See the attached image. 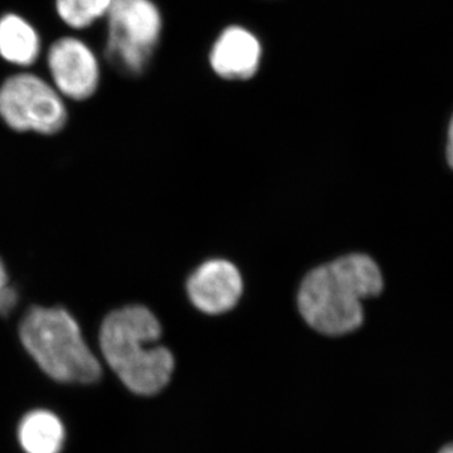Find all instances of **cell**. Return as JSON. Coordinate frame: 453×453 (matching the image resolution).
Here are the masks:
<instances>
[{
    "label": "cell",
    "instance_id": "cell-1",
    "mask_svg": "<svg viewBox=\"0 0 453 453\" xmlns=\"http://www.w3.org/2000/svg\"><path fill=\"white\" fill-rule=\"evenodd\" d=\"M383 288L380 267L368 256L348 255L315 268L297 296L303 320L316 332L342 336L363 324V300Z\"/></svg>",
    "mask_w": 453,
    "mask_h": 453
},
{
    "label": "cell",
    "instance_id": "cell-2",
    "mask_svg": "<svg viewBox=\"0 0 453 453\" xmlns=\"http://www.w3.org/2000/svg\"><path fill=\"white\" fill-rule=\"evenodd\" d=\"M162 326L157 316L142 305L110 312L101 325L100 347L107 365L127 389L154 395L168 386L174 372L172 351L157 345Z\"/></svg>",
    "mask_w": 453,
    "mask_h": 453
},
{
    "label": "cell",
    "instance_id": "cell-3",
    "mask_svg": "<svg viewBox=\"0 0 453 453\" xmlns=\"http://www.w3.org/2000/svg\"><path fill=\"white\" fill-rule=\"evenodd\" d=\"M19 336L42 371L53 380L82 384L100 380V362L67 310L33 306L20 321Z\"/></svg>",
    "mask_w": 453,
    "mask_h": 453
},
{
    "label": "cell",
    "instance_id": "cell-4",
    "mask_svg": "<svg viewBox=\"0 0 453 453\" xmlns=\"http://www.w3.org/2000/svg\"><path fill=\"white\" fill-rule=\"evenodd\" d=\"M106 20L107 62L127 76H140L162 35L159 8L153 0H111Z\"/></svg>",
    "mask_w": 453,
    "mask_h": 453
},
{
    "label": "cell",
    "instance_id": "cell-5",
    "mask_svg": "<svg viewBox=\"0 0 453 453\" xmlns=\"http://www.w3.org/2000/svg\"><path fill=\"white\" fill-rule=\"evenodd\" d=\"M0 119L18 133L53 135L68 120L65 98L38 74L18 73L0 85Z\"/></svg>",
    "mask_w": 453,
    "mask_h": 453
},
{
    "label": "cell",
    "instance_id": "cell-6",
    "mask_svg": "<svg viewBox=\"0 0 453 453\" xmlns=\"http://www.w3.org/2000/svg\"><path fill=\"white\" fill-rule=\"evenodd\" d=\"M46 65L52 85L62 97L86 101L96 94L101 65L94 49L76 35H62L46 52Z\"/></svg>",
    "mask_w": 453,
    "mask_h": 453
},
{
    "label": "cell",
    "instance_id": "cell-7",
    "mask_svg": "<svg viewBox=\"0 0 453 453\" xmlns=\"http://www.w3.org/2000/svg\"><path fill=\"white\" fill-rule=\"evenodd\" d=\"M240 271L225 259L203 264L188 281V295L199 311L220 315L234 308L242 296Z\"/></svg>",
    "mask_w": 453,
    "mask_h": 453
},
{
    "label": "cell",
    "instance_id": "cell-8",
    "mask_svg": "<svg viewBox=\"0 0 453 453\" xmlns=\"http://www.w3.org/2000/svg\"><path fill=\"white\" fill-rule=\"evenodd\" d=\"M261 58L258 38L243 27L231 26L214 42L210 62L214 73L222 79L244 81L257 73Z\"/></svg>",
    "mask_w": 453,
    "mask_h": 453
},
{
    "label": "cell",
    "instance_id": "cell-9",
    "mask_svg": "<svg viewBox=\"0 0 453 453\" xmlns=\"http://www.w3.org/2000/svg\"><path fill=\"white\" fill-rule=\"evenodd\" d=\"M43 52L40 31L22 14L8 12L0 16V58L16 67L37 64Z\"/></svg>",
    "mask_w": 453,
    "mask_h": 453
},
{
    "label": "cell",
    "instance_id": "cell-10",
    "mask_svg": "<svg viewBox=\"0 0 453 453\" xmlns=\"http://www.w3.org/2000/svg\"><path fill=\"white\" fill-rule=\"evenodd\" d=\"M18 434L27 453H59L64 446V425L58 417L47 411L27 414Z\"/></svg>",
    "mask_w": 453,
    "mask_h": 453
},
{
    "label": "cell",
    "instance_id": "cell-11",
    "mask_svg": "<svg viewBox=\"0 0 453 453\" xmlns=\"http://www.w3.org/2000/svg\"><path fill=\"white\" fill-rule=\"evenodd\" d=\"M111 0H55V11L65 27L85 31L106 18Z\"/></svg>",
    "mask_w": 453,
    "mask_h": 453
},
{
    "label": "cell",
    "instance_id": "cell-12",
    "mask_svg": "<svg viewBox=\"0 0 453 453\" xmlns=\"http://www.w3.org/2000/svg\"><path fill=\"white\" fill-rule=\"evenodd\" d=\"M19 294L9 282L7 267L0 258V316H7L16 308Z\"/></svg>",
    "mask_w": 453,
    "mask_h": 453
},
{
    "label": "cell",
    "instance_id": "cell-13",
    "mask_svg": "<svg viewBox=\"0 0 453 453\" xmlns=\"http://www.w3.org/2000/svg\"><path fill=\"white\" fill-rule=\"evenodd\" d=\"M447 159L453 168V118L449 127V142H447Z\"/></svg>",
    "mask_w": 453,
    "mask_h": 453
},
{
    "label": "cell",
    "instance_id": "cell-14",
    "mask_svg": "<svg viewBox=\"0 0 453 453\" xmlns=\"http://www.w3.org/2000/svg\"><path fill=\"white\" fill-rule=\"evenodd\" d=\"M440 453H453V443L452 445H449L445 447Z\"/></svg>",
    "mask_w": 453,
    "mask_h": 453
}]
</instances>
